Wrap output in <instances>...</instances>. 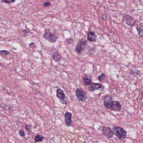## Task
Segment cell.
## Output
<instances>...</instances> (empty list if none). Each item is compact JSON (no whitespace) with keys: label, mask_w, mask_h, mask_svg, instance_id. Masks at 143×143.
<instances>
[{"label":"cell","mask_w":143,"mask_h":143,"mask_svg":"<svg viewBox=\"0 0 143 143\" xmlns=\"http://www.w3.org/2000/svg\"><path fill=\"white\" fill-rule=\"evenodd\" d=\"M112 130L113 133L114 135L116 136L120 140H123L126 138L127 133L123 128L120 127L119 126H115L113 128Z\"/></svg>","instance_id":"obj_1"},{"label":"cell","mask_w":143,"mask_h":143,"mask_svg":"<svg viewBox=\"0 0 143 143\" xmlns=\"http://www.w3.org/2000/svg\"><path fill=\"white\" fill-rule=\"evenodd\" d=\"M76 96L79 101L84 102L86 98V93L84 92L81 88L79 87L76 89Z\"/></svg>","instance_id":"obj_2"},{"label":"cell","mask_w":143,"mask_h":143,"mask_svg":"<svg viewBox=\"0 0 143 143\" xmlns=\"http://www.w3.org/2000/svg\"><path fill=\"white\" fill-rule=\"evenodd\" d=\"M56 95L57 98H58L60 102L63 104H67V100L64 94V92L61 89L58 88L57 89L56 91Z\"/></svg>","instance_id":"obj_3"},{"label":"cell","mask_w":143,"mask_h":143,"mask_svg":"<svg viewBox=\"0 0 143 143\" xmlns=\"http://www.w3.org/2000/svg\"><path fill=\"white\" fill-rule=\"evenodd\" d=\"M43 37L46 40L51 43H55L57 41V37L50 32H45L43 35Z\"/></svg>","instance_id":"obj_4"},{"label":"cell","mask_w":143,"mask_h":143,"mask_svg":"<svg viewBox=\"0 0 143 143\" xmlns=\"http://www.w3.org/2000/svg\"><path fill=\"white\" fill-rule=\"evenodd\" d=\"M102 131V135L106 137L108 139H111L113 136V133L109 128L103 126Z\"/></svg>","instance_id":"obj_5"},{"label":"cell","mask_w":143,"mask_h":143,"mask_svg":"<svg viewBox=\"0 0 143 143\" xmlns=\"http://www.w3.org/2000/svg\"><path fill=\"white\" fill-rule=\"evenodd\" d=\"M126 24L130 27H132L136 24V21L134 17L128 15H125L123 16Z\"/></svg>","instance_id":"obj_6"},{"label":"cell","mask_w":143,"mask_h":143,"mask_svg":"<svg viewBox=\"0 0 143 143\" xmlns=\"http://www.w3.org/2000/svg\"><path fill=\"white\" fill-rule=\"evenodd\" d=\"M103 87V86L100 83H92L88 87L87 90L90 92H94Z\"/></svg>","instance_id":"obj_7"},{"label":"cell","mask_w":143,"mask_h":143,"mask_svg":"<svg viewBox=\"0 0 143 143\" xmlns=\"http://www.w3.org/2000/svg\"><path fill=\"white\" fill-rule=\"evenodd\" d=\"M113 99L112 97L109 95H106L104 97V105L106 109H110Z\"/></svg>","instance_id":"obj_8"},{"label":"cell","mask_w":143,"mask_h":143,"mask_svg":"<svg viewBox=\"0 0 143 143\" xmlns=\"http://www.w3.org/2000/svg\"><path fill=\"white\" fill-rule=\"evenodd\" d=\"M64 115L66 125L67 126H72V113L67 111L64 114Z\"/></svg>","instance_id":"obj_9"},{"label":"cell","mask_w":143,"mask_h":143,"mask_svg":"<svg viewBox=\"0 0 143 143\" xmlns=\"http://www.w3.org/2000/svg\"><path fill=\"white\" fill-rule=\"evenodd\" d=\"M121 107H122L121 105L119 102L113 100L111 105L110 109L114 111H120V109H121Z\"/></svg>","instance_id":"obj_10"},{"label":"cell","mask_w":143,"mask_h":143,"mask_svg":"<svg viewBox=\"0 0 143 143\" xmlns=\"http://www.w3.org/2000/svg\"><path fill=\"white\" fill-rule=\"evenodd\" d=\"M87 38L88 40L92 42H95L97 40V36L95 33L92 31H90L88 33Z\"/></svg>","instance_id":"obj_11"},{"label":"cell","mask_w":143,"mask_h":143,"mask_svg":"<svg viewBox=\"0 0 143 143\" xmlns=\"http://www.w3.org/2000/svg\"><path fill=\"white\" fill-rule=\"evenodd\" d=\"M52 59L55 62H59L61 60V56L57 52H54L52 55Z\"/></svg>","instance_id":"obj_12"},{"label":"cell","mask_w":143,"mask_h":143,"mask_svg":"<svg viewBox=\"0 0 143 143\" xmlns=\"http://www.w3.org/2000/svg\"><path fill=\"white\" fill-rule=\"evenodd\" d=\"M83 82L85 86H90L92 84V80L86 76H84L83 78Z\"/></svg>","instance_id":"obj_13"},{"label":"cell","mask_w":143,"mask_h":143,"mask_svg":"<svg viewBox=\"0 0 143 143\" xmlns=\"http://www.w3.org/2000/svg\"><path fill=\"white\" fill-rule=\"evenodd\" d=\"M87 42L86 40L85 39H82L78 42L77 45L84 50V48L87 45Z\"/></svg>","instance_id":"obj_14"},{"label":"cell","mask_w":143,"mask_h":143,"mask_svg":"<svg viewBox=\"0 0 143 143\" xmlns=\"http://www.w3.org/2000/svg\"><path fill=\"white\" fill-rule=\"evenodd\" d=\"M107 76L103 73L98 76V78H97V79L99 80V81L102 82H105L107 80Z\"/></svg>","instance_id":"obj_15"},{"label":"cell","mask_w":143,"mask_h":143,"mask_svg":"<svg viewBox=\"0 0 143 143\" xmlns=\"http://www.w3.org/2000/svg\"><path fill=\"white\" fill-rule=\"evenodd\" d=\"M136 29L138 32V34L140 37L143 36V26L139 25L136 27Z\"/></svg>","instance_id":"obj_16"},{"label":"cell","mask_w":143,"mask_h":143,"mask_svg":"<svg viewBox=\"0 0 143 143\" xmlns=\"http://www.w3.org/2000/svg\"><path fill=\"white\" fill-rule=\"evenodd\" d=\"M43 140H44V137L41 135L37 134L35 137V142H37V143L42 141Z\"/></svg>","instance_id":"obj_17"},{"label":"cell","mask_w":143,"mask_h":143,"mask_svg":"<svg viewBox=\"0 0 143 143\" xmlns=\"http://www.w3.org/2000/svg\"><path fill=\"white\" fill-rule=\"evenodd\" d=\"M130 73L133 76H136L137 75H139V74L140 72L138 70H131L130 71Z\"/></svg>","instance_id":"obj_18"},{"label":"cell","mask_w":143,"mask_h":143,"mask_svg":"<svg viewBox=\"0 0 143 143\" xmlns=\"http://www.w3.org/2000/svg\"><path fill=\"white\" fill-rule=\"evenodd\" d=\"M30 33V30L29 29H26V30H23L22 31V34L24 37L29 36Z\"/></svg>","instance_id":"obj_19"},{"label":"cell","mask_w":143,"mask_h":143,"mask_svg":"<svg viewBox=\"0 0 143 143\" xmlns=\"http://www.w3.org/2000/svg\"><path fill=\"white\" fill-rule=\"evenodd\" d=\"M0 53L1 55H3V56H7L10 54V52L6 50H3L0 51Z\"/></svg>","instance_id":"obj_20"},{"label":"cell","mask_w":143,"mask_h":143,"mask_svg":"<svg viewBox=\"0 0 143 143\" xmlns=\"http://www.w3.org/2000/svg\"><path fill=\"white\" fill-rule=\"evenodd\" d=\"M31 127H32V126L29 124H26L25 125V128L29 133H30L31 132V130H32L31 129Z\"/></svg>","instance_id":"obj_21"},{"label":"cell","mask_w":143,"mask_h":143,"mask_svg":"<svg viewBox=\"0 0 143 143\" xmlns=\"http://www.w3.org/2000/svg\"><path fill=\"white\" fill-rule=\"evenodd\" d=\"M65 42L68 43L69 44H73L74 41L73 39L72 38H67L65 40Z\"/></svg>","instance_id":"obj_22"},{"label":"cell","mask_w":143,"mask_h":143,"mask_svg":"<svg viewBox=\"0 0 143 143\" xmlns=\"http://www.w3.org/2000/svg\"><path fill=\"white\" fill-rule=\"evenodd\" d=\"M1 2L5 3H8V4H11L12 3L15 2V0H11V1H1Z\"/></svg>","instance_id":"obj_23"},{"label":"cell","mask_w":143,"mask_h":143,"mask_svg":"<svg viewBox=\"0 0 143 143\" xmlns=\"http://www.w3.org/2000/svg\"><path fill=\"white\" fill-rule=\"evenodd\" d=\"M19 134L20 136L21 137H24L25 136V133L23 130H19Z\"/></svg>","instance_id":"obj_24"},{"label":"cell","mask_w":143,"mask_h":143,"mask_svg":"<svg viewBox=\"0 0 143 143\" xmlns=\"http://www.w3.org/2000/svg\"><path fill=\"white\" fill-rule=\"evenodd\" d=\"M51 3L50 2H45L43 3V7H44L45 8L46 7H49L51 5Z\"/></svg>","instance_id":"obj_25"},{"label":"cell","mask_w":143,"mask_h":143,"mask_svg":"<svg viewBox=\"0 0 143 143\" xmlns=\"http://www.w3.org/2000/svg\"><path fill=\"white\" fill-rule=\"evenodd\" d=\"M29 47L31 48H34V47H35L36 46L35 45V43L34 42H32L31 43L30 45H29Z\"/></svg>","instance_id":"obj_26"},{"label":"cell","mask_w":143,"mask_h":143,"mask_svg":"<svg viewBox=\"0 0 143 143\" xmlns=\"http://www.w3.org/2000/svg\"><path fill=\"white\" fill-rule=\"evenodd\" d=\"M102 19L104 21H106L107 20V16H104V15H103L102 17Z\"/></svg>","instance_id":"obj_27"},{"label":"cell","mask_w":143,"mask_h":143,"mask_svg":"<svg viewBox=\"0 0 143 143\" xmlns=\"http://www.w3.org/2000/svg\"><path fill=\"white\" fill-rule=\"evenodd\" d=\"M72 143V142H71V143Z\"/></svg>","instance_id":"obj_28"},{"label":"cell","mask_w":143,"mask_h":143,"mask_svg":"<svg viewBox=\"0 0 143 143\" xmlns=\"http://www.w3.org/2000/svg\"></svg>","instance_id":"obj_29"}]
</instances>
